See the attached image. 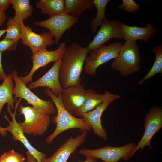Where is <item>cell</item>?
<instances>
[{
    "label": "cell",
    "mask_w": 162,
    "mask_h": 162,
    "mask_svg": "<svg viewBox=\"0 0 162 162\" xmlns=\"http://www.w3.org/2000/svg\"><path fill=\"white\" fill-rule=\"evenodd\" d=\"M89 52L86 48L76 42L66 46L59 70L60 81L63 88L81 84V75Z\"/></svg>",
    "instance_id": "cell-1"
},
{
    "label": "cell",
    "mask_w": 162,
    "mask_h": 162,
    "mask_svg": "<svg viewBox=\"0 0 162 162\" xmlns=\"http://www.w3.org/2000/svg\"><path fill=\"white\" fill-rule=\"evenodd\" d=\"M45 94L50 97L56 109V116L53 117L51 121L56 124L53 132L45 139V142L49 144L52 143L59 134L63 131L72 128H78L82 132L84 130L88 131L91 127L82 118L76 117L69 112L64 107L61 98V94L56 96L51 90L46 88Z\"/></svg>",
    "instance_id": "cell-2"
},
{
    "label": "cell",
    "mask_w": 162,
    "mask_h": 162,
    "mask_svg": "<svg viewBox=\"0 0 162 162\" xmlns=\"http://www.w3.org/2000/svg\"><path fill=\"white\" fill-rule=\"evenodd\" d=\"M111 64L113 70L124 77L139 72L141 68L140 50L136 41L126 40Z\"/></svg>",
    "instance_id": "cell-3"
},
{
    "label": "cell",
    "mask_w": 162,
    "mask_h": 162,
    "mask_svg": "<svg viewBox=\"0 0 162 162\" xmlns=\"http://www.w3.org/2000/svg\"><path fill=\"white\" fill-rule=\"evenodd\" d=\"M19 114L23 115L25 120L18 124L23 132L33 136H40L47 130L51 119L50 115L31 106L19 107Z\"/></svg>",
    "instance_id": "cell-4"
},
{
    "label": "cell",
    "mask_w": 162,
    "mask_h": 162,
    "mask_svg": "<svg viewBox=\"0 0 162 162\" xmlns=\"http://www.w3.org/2000/svg\"><path fill=\"white\" fill-rule=\"evenodd\" d=\"M11 74L15 82L13 89L14 99L18 98L24 99L33 107L50 115L56 112V108L51 99L47 100H44L35 94L20 80L16 70L13 71Z\"/></svg>",
    "instance_id": "cell-5"
},
{
    "label": "cell",
    "mask_w": 162,
    "mask_h": 162,
    "mask_svg": "<svg viewBox=\"0 0 162 162\" xmlns=\"http://www.w3.org/2000/svg\"><path fill=\"white\" fill-rule=\"evenodd\" d=\"M123 45L122 42H114L108 46L103 45L90 52L89 55L86 58L85 72L89 75H95L99 67L116 58Z\"/></svg>",
    "instance_id": "cell-6"
},
{
    "label": "cell",
    "mask_w": 162,
    "mask_h": 162,
    "mask_svg": "<svg viewBox=\"0 0 162 162\" xmlns=\"http://www.w3.org/2000/svg\"><path fill=\"white\" fill-rule=\"evenodd\" d=\"M136 146L133 142L120 147L106 145L95 149H81L79 153L86 157H94L104 162H118L122 158L127 161L131 157V153Z\"/></svg>",
    "instance_id": "cell-7"
},
{
    "label": "cell",
    "mask_w": 162,
    "mask_h": 162,
    "mask_svg": "<svg viewBox=\"0 0 162 162\" xmlns=\"http://www.w3.org/2000/svg\"><path fill=\"white\" fill-rule=\"evenodd\" d=\"M104 94L102 102L94 109L82 114L81 117L91 127L98 136L107 141L108 136L105 129L102 126L101 117L103 113L109 105L114 101L120 99L121 96L108 91H106Z\"/></svg>",
    "instance_id": "cell-8"
},
{
    "label": "cell",
    "mask_w": 162,
    "mask_h": 162,
    "mask_svg": "<svg viewBox=\"0 0 162 162\" xmlns=\"http://www.w3.org/2000/svg\"><path fill=\"white\" fill-rule=\"evenodd\" d=\"M162 128V108L160 106L151 107L145 117V132L141 139L131 154L132 157L139 149L141 150L146 146L151 149L150 142L154 134Z\"/></svg>",
    "instance_id": "cell-9"
},
{
    "label": "cell",
    "mask_w": 162,
    "mask_h": 162,
    "mask_svg": "<svg viewBox=\"0 0 162 162\" xmlns=\"http://www.w3.org/2000/svg\"><path fill=\"white\" fill-rule=\"evenodd\" d=\"M22 99L19 98L16 102L14 113L11 110L10 106L8 104L7 111L12 118L10 121L8 118L6 113L4 112V118L8 121L9 125L4 128L7 131H9L12 135V138L14 141L20 142L26 148L36 159L38 162H41L42 160L46 158L45 154L37 150L30 143L26 138L20 127L16 119V113L17 108L20 101Z\"/></svg>",
    "instance_id": "cell-10"
},
{
    "label": "cell",
    "mask_w": 162,
    "mask_h": 162,
    "mask_svg": "<svg viewBox=\"0 0 162 162\" xmlns=\"http://www.w3.org/2000/svg\"><path fill=\"white\" fill-rule=\"evenodd\" d=\"M66 47L65 42H61L58 48L52 51L47 49L40 51L31 56L32 67L30 72L24 77L19 76L22 81L26 85L32 82V77L36 70L41 67H45L52 62L61 60Z\"/></svg>",
    "instance_id": "cell-11"
},
{
    "label": "cell",
    "mask_w": 162,
    "mask_h": 162,
    "mask_svg": "<svg viewBox=\"0 0 162 162\" xmlns=\"http://www.w3.org/2000/svg\"><path fill=\"white\" fill-rule=\"evenodd\" d=\"M20 30L22 43L30 48L32 55L40 51L46 49L47 46L55 43L53 36L50 31L37 34L28 26H25L23 21L20 22Z\"/></svg>",
    "instance_id": "cell-12"
},
{
    "label": "cell",
    "mask_w": 162,
    "mask_h": 162,
    "mask_svg": "<svg viewBox=\"0 0 162 162\" xmlns=\"http://www.w3.org/2000/svg\"><path fill=\"white\" fill-rule=\"evenodd\" d=\"M78 20V18L64 12L50 16L46 20L35 21L34 24L48 29L54 38L56 44L57 45L64 32L75 24Z\"/></svg>",
    "instance_id": "cell-13"
},
{
    "label": "cell",
    "mask_w": 162,
    "mask_h": 162,
    "mask_svg": "<svg viewBox=\"0 0 162 162\" xmlns=\"http://www.w3.org/2000/svg\"><path fill=\"white\" fill-rule=\"evenodd\" d=\"M121 23L119 20H111L106 19L104 21L94 39L86 47V49L90 52L102 46L112 38L123 40Z\"/></svg>",
    "instance_id": "cell-14"
},
{
    "label": "cell",
    "mask_w": 162,
    "mask_h": 162,
    "mask_svg": "<svg viewBox=\"0 0 162 162\" xmlns=\"http://www.w3.org/2000/svg\"><path fill=\"white\" fill-rule=\"evenodd\" d=\"M88 131L84 130L75 137L70 136L51 156L43 158L41 162H67L70 155L84 142Z\"/></svg>",
    "instance_id": "cell-15"
},
{
    "label": "cell",
    "mask_w": 162,
    "mask_h": 162,
    "mask_svg": "<svg viewBox=\"0 0 162 162\" xmlns=\"http://www.w3.org/2000/svg\"><path fill=\"white\" fill-rule=\"evenodd\" d=\"M61 60L54 62L51 68L37 80L32 82L27 86L30 90L39 87H44L50 88L56 96L61 94L63 88L60 83L59 70Z\"/></svg>",
    "instance_id": "cell-16"
},
{
    "label": "cell",
    "mask_w": 162,
    "mask_h": 162,
    "mask_svg": "<svg viewBox=\"0 0 162 162\" xmlns=\"http://www.w3.org/2000/svg\"><path fill=\"white\" fill-rule=\"evenodd\" d=\"M84 86L80 84L63 88L61 94L63 105L70 113L74 114L83 104L85 99Z\"/></svg>",
    "instance_id": "cell-17"
},
{
    "label": "cell",
    "mask_w": 162,
    "mask_h": 162,
    "mask_svg": "<svg viewBox=\"0 0 162 162\" xmlns=\"http://www.w3.org/2000/svg\"><path fill=\"white\" fill-rule=\"evenodd\" d=\"M123 40L136 41L140 40L147 42L157 33L156 27L150 23H147L144 27L129 26L121 22Z\"/></svg>",
    "instance_id": "cell-18"
},
{
    "label": "cell",
    "mask_w": 162,
    "mask_h": 162,
    "mask_svg": "<svg viewBox=\"0 0 162 162\" xmlns=\"http://www.w3.org/2000/svg\"><path fill=\"white\" fill-rule=\"evenodd\" d=\"M13 80L11 74H10L0 85V115L3 106L6 103L10 106L12 110H15L14 102L17 99H14L13 96L14 86Z\"/></svg>",
    "instance_id": "cell-19"
},
{
    "label": "cell",
    "mask_w": 162,
    "mask_h": 162,
    "mask_svg": "<svg viewBox=\"0 0 162 162\" xmlns=\"http://www.w3.org/2000/svg\"><path fill=\"white\" fill-rule=\"evenodd\" d=\"M104 94L97 93L92 88L86 90L85 99L82 105L75 113V116L81 117L82 114L94 109L103 100Z\"/></svg>",
    "instance_id": "cell-20"
},
{
    "label": "cell",
    "mask_w": 162,
    "mask_h": 162,
    "mask_svg": "<svg viewBox=\"0 0 162 162\" xmlns=\"http://www.w3.org/2000/svg\"><path fill=\"white\" fill-rule=\"evenodd\" d=\"M64 12L78 18L94 6L93 0H64Z\"/></svg>",
    "instance_id": "cell-21"
},
{
    "label": "cell",
    "mask_w": 162,
    "mask_h": 162,
    "mask_svg": "<svg viewBox=\"0 0 162 162\" xmlns=\"http://www.w3.org/2000/svg\"><path fill=\"white\" fill-rule=\"evenodd\" d=\"M36 7L41 10V13L50 16L64 12V0H40L37 2Z\"/></svg>",
    "instance_id": "cell-22"
},
{
    "label": "cell",
    "mask_w": 162,
    "mask_h": 162,
    "mask_svg": "<svg viewBox=\"0 0 162 162\" xmlns=\"http://www.w3.org/2000/svg\"><path fill=\"white\" fill-rule=\"evenodd\" d=\"M15 11L13 19L18 22L23 21L32 14L34 8L29 0H10Z\"/></svg>",
    "instance_id": "cell-23"
},
{
    "label": "cell",
    "mask_w": 162,
    "mask_h": 162,
    "mask_svg": "<svg viewBox=\"0 0 162 162\" xmlns=\"http://www.w3.org/2000/svg\"><path fill=\"white\" fill-rule=\"evenodd\" d=\"M152 51L154 53L155 56L154 63L147 74L136 83L137 85H142L144 81L148 80L155 74H162V45H156L152 48Z\"/></svg>",
    "instance_id": "cell-24"
},
{
    "label": "cell",
    "mask_w": 162,
    "mask_h": 162,
    "mask_svg": "<svg viewBox=\"0 0 162 162\" xmlns=\"http://www.w3.org/2000/svg\"><path fill=\"white\" fill-rule=\"evenodd\" d=\"M94 6L97 10L96 16L92 19L90 22L91 31L93 33H96L98 27L106 19L105 15L106 6L110 1L109 0H93Z\"/></svg>",
    "instance_id": "cell-25"
},
{
    "label": "cell",
    "mask_w": 162,
    "mask_h": 162,
    "mask_svg": "<svg viewBox=\"0 0 162 162\" xmlns=\"http://www.w3.org/2000/svg\"><path fill=\"white\" fill-rule=\"evenodd\" d=\"M6 34L4 38L10 39L18 42L21 39V34L20 22L10 18L6 22Z\"/></svg>",
    "instance_id": "cell-26"
},
{
    "label": "cell",
    "mask_w": 162,
    "mask_h": 162,
    "mask_svg": "<svg viewBox=\"0 0 162 162\" xmlns=\"http://www.w3.org/2000/svg\"><path fill=\"white\" fill-rule=\"evenodd\" d=\"M25 159L22 154L14 149L5 152L0 156V162H24Z\"/></svg>",
    "instance_id": "cell-27"
},
{
    "label": "cell",
    "mask_w": 162,
    "mask_h": 162,
    "mask_svg": "<svg viewBox=\"0 0 162 162\" xmlns=\"http://www.w3.org/2000/svg\"><path fill=\"white\" fill-rule=\"evenodd\" d=\"M122 3L118 6L119 9H123L126 13L134 14L140 10V6L133 0H122Z\"/></svg>",
    "instance_id": "cell-28"
},
{
    "label": "cell",
    "mask_w": 162,
    "mask_h": 162,
    "mask_svg": "<svg viewBox=\"0 0 162 162\" xmlns=\"http://www.w3.org/2000/svg\"><path fill=\"white\" fill-rule=\"evenodd\" d=\"M18 42L13 40L4 38L0 41V52L14 50L17 46Z\"/></svg>",
    "instance_id": "cell-29"
},
{
    "label": "cell",
    "mask_w": 162,
    "mask_h": 162,
    "mask_svg": "<svg viewBox=\"0 0 162 162\" xmlns=\"http://www.w3.org/2000/svg\"><path fill=\"white\" fill-rule=\"evenodd\" d=\"M10 4V0H0V10L5 12Z\"/></svg>",
    "instance_id": "cell-30"
},
{
    "label": "cell",
    "mask_w": 162,
    "mask_h": 162,
    "mask_svg": "<svg viewBox=\"0 0 162 162\" xmlns=\"http://www.w3.org/2000/svg\"><path fill=\"white\" fill-rule=\"evenodd\" d=\"M2 52H0V80H3L7 77V75L5 73L2 64Z\"/></svg>",
    "instance_id": "cell-31"
},
{
    "label": "cell",
    "mask_w": 162,
    "mask_h": 162,
    "mask_svg": "<svg viewBox=\"0 0 162 162\" xmlns=\"http://www.w3.org/2000/svg\"><path fill=\"white\" fill-rule=\"evenodd\" d=\"M7 18L5 13L0 10V27L4 23L7 19Z\"/></svg>",
    "instance_id": "cell-32"
},
{
    "label": "cell",
    "mask_w": 162,
    "mask_h": 162,
    "mask_svg": "<svg viewBox=\"0 0 162 162\" xmlns=\"http://www.w3.org/2000/svg\"><path fill=\"white\" fill-rule=\"evenodd\" d=\"M86 158L85 160L83 162H81L78 161V162H97L98 158L93 157H86Z\"/></svg>",
    "instance_id": "cell-33"
},
{
    "label": "cell",
    "mask_w": 162,
    "mask_h": 162,
    "mask_svg": "<svg viewBox=\"0 0 162 162\" xmlns=\"http://www.w3.org/2000/svg\"><path fill=\"white\" fill-rule=\"evenodd\" d=\"M0 134L3 136H6L8 135L7 131L4 129V128H3L0 126Z\"/></svg>",
    "instance_id": "cell-34"
},
{
    "label": "cell",
    "mask_w": 162,
    "mask_h": 162,
    "mask_svg": "<svg viewBox=\"0 0 162 162\" xmlns=\"http://www.w3.org/2000/svg\"><path fill=\"white\" fill-rule=\"evenodd\" d=\"M6 32V29L0 30V38L4 35Z\"/></svg>",
    "instance_id": "cell-35"
}]
</instances>
